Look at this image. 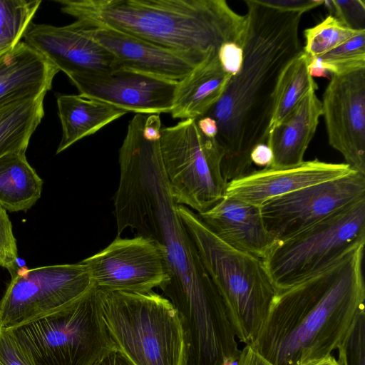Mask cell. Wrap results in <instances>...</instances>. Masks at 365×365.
Masks as SVG:
<instances>
[{
	"label": "cell",
	"mask_w": 365,
	"mask_h": 365,
	"mask_svg": "<svg viewBox=\"0 0 365 365\" xmlns=\"http://www.w3.org/2000/svg\"><path fill=\"white\" fill-rule=\"evenodd\" d=\"M247 29L242 63L220 99L205 115L217 123L215 140L223 151L221 171L227 182L252 172L250 153L266 143L275 89L288 63L302 51V14L245 0Z\"/></svg>",
	"instance_id": "1"
},
{
	"label": "cell",
	"mask_w": 365,
	"mask_h": 365,
	"mask_svg": "<svg viewBox=\"0 0 365 365\" xmlns=\"http://www.w3.org/2000/svg\"><path fill=\"white\" fill-rule=\"evenodd\" d=\"M364 245L336 262L276 290L250 344L271 365H311L336 349L364 309Z\"/></svg>",
	"instance_id": "2"
},
{
	"label": "cell",
	"mask_w": 365,
	"mask_h": 365,
	"mask_svg": "<svg viewBox=\"0 0 365 365\" xmlns=\"http://www.w3.org/2000/svg\"><path fill=\"white\" fill-rule=\"evenodd\" d=\"M84 26L106 27L169 49L209 56L243 47L247 16L225 0H56Z\"/></svg>",
	"instance_id": "3"
},
{
	"label": "cell",
	"mask_w": 365,
	"mask_h": 365,
	"mask_svg": "<svg viewBox=\"0 0 365 365\" xmlns=\"http://www.w3.org/2000/svg\"><path fill=\"white\" fill-rule=\"evenodd\" d=\"M177 212L223 299L236 337L252 344L276 293L262 259L225 243L190 208L178 205Z\"/></svg>",
	"instance_id": "4"
},
{
	"label": "cell",
	"mask_w": 365,
	"mask_h": 365,
	"mask_svg": "<svg viewBox=\"0 0 365 365\" xmlns=\"http://www.w3.org/2000/svg\"><path fill=\"white\" fill-rule=\"evenodd\" d=\"M98 292L110 336L133 365H187L183 327L168 298L154 291Z\"/></svg>",
	"instance_id": "5"
},
{
	"label": "cell",
	"mask_w": 365,
	"mask_h": 365,
	"mask_svg": "<svg viewBox=\"0 0 365 365\" xmlns=\"http://www.w3.org/2000/svg\"><path fill=\"white\" fill-rule=\"evenodd\" d=\"M9 331L29 365H95L116 349L95 286L70 304Z\"/></svg>",
	"instance_id": "6"
},
{
	"label": "cell",
	"mask_w": 365,
	"mask_h": 365,
	"mask_svg": "<svg viewBox=\"0 0 365 365\" xmlns=\"http://www.w3.org/2000/svg\"><path fill=\"white\" fill-rule=\"evenodd\" d=\"M365 244V200L281 240L262 259L276 290L331 265Z\"/></svg>",
	"instance_id": "7"
},
{
	"label": "cell",
	"mask_w": 365,
	"mask_h": 365,
	"mask_svg": "<svg viewBox=\"0 0 365 365\" xmlns=\"http://www.w3.org/2000/svg\"><path fill=\"white\" fill-rule=\"evenodd\" d=\"M160 151L173 197L178 205L202 213L225 193L221 171L223 151L205 136L196 120H182L160 130Z\"/></svg>",
	"instance_id": "8"
},
{
	"label": "cell",
	"mask_w": 365,
	"mask_h": 365,
	"mask_svg": "<svg viewBox=\"0 0 365 365\" xmlns=\"http://www.w3.org/2000/svg\"><path fill=\"white\" fill-rule=\"evenodd\" d=\"M0 300V328L10 330L57 311L94 287L82 262L18 270Z\"/></svg>",
	"instance_id": "9"
},
{
	"label": "cell",
	"mask_w": 365,
	"mask_h": 365,
	"mask_svg": "<svg viewBox=\"0 0 365 365\" xmlns=\"http://www.w3.org/2000/svg\"><path fill=\"white\" fill-rule=\"evenodd\" d=\"M365 200V175L355 170L272 198L260 205L267 230L281 240Z\"/></svg>",
	"instance_id": "10"
},
{
	"label": "cell",
	"mask_w": 365,
	"mask_h": 365,
	"mask_svg": "<svg viewBox=\"0 0 365 365\" xmlns=\"http://www.w3.org/2000/svg\"><path fill=\"white\" fill-rule=\"evenodd\" d=\"M81 261L101 290L145 293L161 289L170 279L163 249L141 235L116 237L106 248Z\"/></svg>",
	"instance_id": "11"
},
{
	"label": "cell",
	"mask_w": 365,
	"mask_h": 365,
	"mask_svg": "<svg viewBox=\"0 0 365 365\" xmlns=\"http://www.w3.org/2000/svg\"><path fill=\"white\" fill-rule=\"evenodd\" d=\"M322 109L329 145L365 175V68L331 75Z\"/></svg>",
	"instance_id": "12"
},
{
	"label": "cell",
	"mask_w": 365,
	"mask_h": 365,
	"mask_svg": "<svg viewBox=\"0 0 365 365\" xmlns=\"http://www.w3.org/2000/svg\"><path fill=\"white\" fill-rule=\"evenodd\" d=\"M67 76L82 96L146 115L170 113L178 83L123 68Z\"/></svg>",
	"instance_id": "13"
},
{
	"label": "cell",
	"mask_w": 365,
	"mask_h": 365,
	"mask_svg": "<svg viewBox=\"0 0 365 365\" xmlns=\"http://www.w3.org/2000/svg\"><path fill=\"white\" fill-rule=\"evenodd\" d=\"M76 22L112 53L118 68L179 82L212 56L180 52L110 28L84 26Z\"/></svg>",
	"instance_id": "14"
},
{
	"label": "cell",
	"mask_w": 365,
	"mask_h": 365,
	"mask_svg": "<svg viewBox=\"0 0 365 365\" xmlns=\"http://www.w3.org/2000/svg\"><path fill=\"white\" fill-rule=\"evenodd\" d=\"M24 38L67 76L118 68L112 53L76 21L63 26L31 24Z\"/></svg>",
	"instance_id": "15"
},
{
	"label": "cell",
	"mask_w": 365,
	"mask_h": 365,
	"mask_svg": "<svg viewBox=\"0 0 365 365\" xmlns=\"http://www.w3.org/2000/svg\"><path fill=\"white\" fill-rule=\"evenodd\" d=\"M352 170L345 163H327L317 158L291 167H266L227 182L225 196L260 206L272 198L341 177Z\"/></svg>",
	"instance_id": "16"
},
{
	"label": "cell",
	"mask_w": 365,
	"mask_h": 365,
	"mask_svg": "<svg viewBox=\"0 0 365 365\" xmlns=\"http://www.w3.org/2000/svg\"><path fill=\"white\" fill-rule=\"evenodd\" d=\"M197 215L225 243L262 259L277 241L264 225L260 206L224 196Z\"/></svg>",
	"instance_id": "17"
},
{
	"label": "cell",
	"mask_w": 365,
	"mask_h": 365,
	"mask_svg": "<svg viewBox=\"0 0 365 365\" xmlns=\"http://www.w3.org/2000/svg\"><path fill=\"white\" fill-rule=\"evenodd\" d=\"M59 71L43 55L20 41L0 55V107L46 93Z\"/></svg>",
	"instance_id": "18"
},
{
	"label": "cell",
	"mask_w": 365,
	"mask_h": 365,
	"mask_svg": "<svg viewBox=\"0 0 365 365\" xmlns=\"http://www.w3.org/2000/svg\"><path fill=\"white\" fill-rule=\"evenodd\" d=\"M316 90L308 91L293 110L268 133L266 144L273 159L271 168H286L304 161V155L322 115Z\"/></svg>",
	"instance_id": "19"
},
{
	"label": "cell",
	"mask_w": 365,
	"mask_h": 365,
	"mask_svg": "<svg viewBox=\"0 0 365 365\" xmlns=\"http://www.w3.org/2000/svg\"><path fill=\"white\" fill-rule=\"evenodd\" d=\"M231 77L222 69L217 53L207 58L178 83L172 117L197 120L205 116L220 99Z\"/></svg>",
	"instance_id": "20"
},
{
	"label": "cell",
	"mask_w": 365,
	"mask_h": 365,
	"mask_svg": "<svg viewBox=\"0 0 365 365\" xmlns=\"http://www.w3.org/2000/svg\"><path fill=\"white\" fill-rule=\"evenodd\" d=\"M57 106L62 137L56 154L127 113L115 106L81 94L58 96Z\"/></svg>",
	"instance_id": "21"
},
{
	"label": "cell",
	"mask_w": 365,
	"mask_h": 365,
	"mask_svg": "<svg viewBox=\"0 0 365 365\" xmlns=\"http://www.w3.org/2000/svg\"><path fill=\"white\" fill-rule=\"evenodd\" d=\"M25 153L12 151L0 157V206L10 212L27 211L41 195L43 180Z\"/></svg>",
	"instance_id": "22"
},
{
	"label": "cell",
	"mask_w": 365,
	"mask_h": 365,
	"mask_svg": "<svg viewBox=\"0 0 365 365\" xmlns=\"http://www.w3.org/2000/svg\"><path fill=\"white\" fill-rule=\"evenodd\" d=\"M46 93L0 107V157L12 151H26L32 134L44 115Z\"/></svg>",
	"instance_id": "23"
},
{
	"label": "cell",
	"mask_w": 365,
	"mask_h": 365,
	"mask_svg": "<svg viewBox=\"0 0 365 365\" xmlns=\"http://www.w3.org/2000/svg\"><path fill=\"white\" fill-rule=\"evenodd\" d=\"M309 60L302 51L282 71L275 89L269 132L279 125L310 90L317 84L310 75Z\"/></svg>",
	"instance_id": "24"
},
{
	"label": "cell",
	"mask_w": 365,
	"mask_h": 365,
	"mask_svg": "<svg viewBox=\"0 0 365 365\" xmlns=\"http://www.w3.org/2000/svg\"><path fill=\"white\" fill-rule=\"evenodd\" d=\"M41 0H0V55L21 41Z\"/></svg>",
	"instance_id": "25"
},
{
	"label": "cell",
	"mask_w": 365,
	"mask_h": 365,
	"mask_svg": "<svg viewBox=\"0 0 365 365\" xmlns=\"http://www.w3.org/2000/svg\"><path fill=\"white\" fill-rule=\"evenodd\" d=\"M364 29H354L329 15L319 24L304 31L303 51L309 58L319 57L335 48Z\"/></svg>",
	"instance_id": "26"
},
{
	"label": "cell",
	"mask_w": 365,
	"mask_h": 365,
	"mask_svg": "<svg viewBox=\"0 0 365 365\" xmlns=\"http://www.w3.org/2000/svg\"><path fill=\"white\" fill-rule=\"evenodd\" d=\"M312 58L331 75L365 68V29L335 48Z\"/></svg>",
	"instance_id": "27"
},
{
	"label": "cell",
	"mask_w": 365,
	"mask_h": 365,
	"mask_svg": "<svg viewBox=\"0 0 365 365\" xmlns=\"http://www.w3.org/2000/svg\"><path fill=\"white\" fill-rule=\"evenodd\" d=\"M339 365H365V312L356 315L351 328L337 347Z\"/></svg>",
	"instance_id": "28"
},
{
	"label": "cell",
	"mask_w": 365,
	"mask_h": 365,
	"mask_svg": "<svg viewBox=\"0 0 365 365\" xmlns=\"http://www.w3.org/2000/svg\"><path fill=\"white\" fill-rule=\"evenodd\" d=\"M18 250L12 225L5 209L0 206V266L11 276L18 271Z\"/></svg>",
	"instance_id": "29"
},
{
	"label": "cell",
	"mask_w": 365,
	"mask_h": 365,
	"mask_svg": "<svg viewBox=\"0 0 365 365\" xmlns=\"http://www.w3.org/2000/svg\"><path fill=\"white\" fill-rule=\"evenodd\" d=\"M330 15L339 19L349 27L365 29V1L363 0L324 1Z\"/></svg>",
	"instance_id": "30"
},
{
	"label": "cell",
	"mask_w": 365,
	"mask_h": 365,
	"mask_svg": "<svg viewBox=\"0 0 365 365\" xmlns=\"http://www.w3.org/2000/svg\"><path fill=\"white\" fill-rule=\"evenodd\" d=\"M0 365H29L10 331L1 328Z\"/></svg>",
	"instance_id": "31"
},
{
	"label": "cell",
	"mask_w": 365,
	"mask_h": 365,
	"mask_svg": "<svg viewBox=\"0 0 365 365\" xmlns=\"http://www.w3.org/2000/svg\"><path fill=\"white\" fill-rule=\"evenodd\" d=\"M217 56L222 69L232 76L241 68L243 56L242 47L233 42L224 43L218 50Z\"/></svg>",
	"instance_id": "32"
},
{
	"label": "cell",
	"mask_w": 365,
	"mask_h": 365,
	"mask_svg": "<svg viewBox=\"0 0 365 365\" xmlns=\"http://www.w3.org/2000/svg\"><path fill=\"white\" fill-rule=\"evenodd\" d=\"M271 8L284 11L298 12L303 14L324 4L323 0H260Z\"/></svg>",
	"instance_id": "33"
},
{
	"label": "cell",
	"mask_w": 365,
	"mask_h": 365,
	"mask_svg": "<svg viewBox=\"0 0 365 365\" xmlns=\"http://www.w3.org/2000/svg\"><path fill=\"white\" fill-rule=\"evenodd\" d=\"M251 161L258 166L269 167L272 164L273 155L266 143L255 145L250 153Z\"/></svg>",
	"instance_id": "34"
},
{
	"label": "cell",
	"mask_w": 365,
	"mask_h": 365,
	"mask_svg": "<svg viewBox=\"0 0 365 365\" xmlns=\"http://www.w3.org/2000/svg\"><path fill=\"white\" fill-rule=\"evenodd\" d=\"M161 121L159 114H150L147 115L143 135L148 140H159L160 138Z\"/></svg>",
	"instance_id": "35"
},
{
	"label": "cell",
	"mask_w": 365,
	"mask_h": 365,
	"mask_svg": "<svg viewBox=\"0 0 365 365\" xmlns=\"http://www.w3.org/2000/svg\"><path fill=\"white\" fill-rule=\"evenodd\" d=\"M237 365H271L261 357L252 345L246 344L241 350Z\"/></svg>",
	"instance_id": "36"
},
{
	"label": "cell",
	"mask_w": 365,
	"mask_h": 365,
	"mask_svg": "<svg viewBox=\"0 0 365 365\" xmlns=\"http://www.w3.org/2000/svg\"><path fill=\"white\" fill-rule=\"evenodd\" d=\"M196 122L203 135L208 138H215L218 128L216 121L212 118L205 115L196 120Z\"/></svg>",
	"instance_id": "37"
},
{
	"label": "cell",
	"mask_w": 365,
	"mask_h": 365,
	"mask_svg": "<svg viewBox=\"0 0 365 365\" xmlns=\"http://www.w3.org/2000/svg\"><path fill=\"white\" fill-rule=\"evenodd\" d=\"M95 365H133L117 349L110 352L103 357Z\"/></svg>",
	"instance_id": "38"
},
{
	"label": "cell",
	"mask_w": 365,
	"mask_h": 365,
	"mask_svg": "<svg viewBox=\"0 0 365 365\" xmlns=\"http://www.w3.org/2000/svg\"><path fill=\"white\" fill-rule=\"evenodd\" d=\"M311 365H339L336 359L331 354L327 357Z\"/></svg>",
	"instance_id": "39"
}]
</instances>
